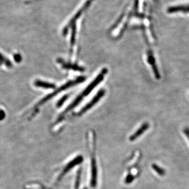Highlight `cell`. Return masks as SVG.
Masks as SVG:
<instances>
[{
  "instance_id": "5b68a950",
  "label": "cell",
  "mask_w": 189,
  "mask_h": 189,
  "mask_svg": "<svg viewBox=\"0 0 189 189\" xmlns=\"http://www.w3.org/2000/svg\"><path fill=\"white\" fill-rule=\"evenodd\" d=\"M167 12L168 13H175L178 12L188 13H189V4L171 6L168 8Z\"/></svg>"
},
{
  "instance_id": "30bf717a",
  "label": "cell",
  "mask_w": 189,
  "mask_h": 189,
  "mask_svg": "<svg viewBox=\"0 0 189 189\" xmlns=\"http://www.w3.org/2000/svg\"><path fill=\"white\" fill-rule=\"evenodd\" d=\"M4 65L8 68H11L13 66L12 62L9 59L6 58L2 53H0V65Z\"/></svg>"
},
{
  "instance_id": "9c48e42d",
  "label": "cell",
  "mask_w": 189,
  "mask_h": 189,
  "mask_svg": "<svg viewBox=\"0 0 189 189\" xmlns=\"http://www.w3.org/2000/svg\"><path fill=\"white\" fill-rule=\"evenodd\" d=\"M148 128H149V124L147 123H144V124L142 125L141 127L134 134V135H133V136L131 137L130 139L131 140L136 139V138H137L138 137L140 136V135H141L143 132H144L145 130H147Z\"/></svg>"
},
{
  "instance_id": "8992f818",
  "label": "cell",
  "mask_w": 189,
  "mask_h": 189,
  "mask_svg": "<svg viewBox=\"0 0 189 189\" xmlns=\"http://www.w3.org/2000/svg\"><path fill=\"white\" fill-rule=\"evenodd\" d=\"M148 62L152 67V70L154 72V74L155 75V77L157 79H159L160 78V75L159 74V71L155 64V58L153 57V55L151 53H149L148 54Z\"/></svg>"
},
{
  "instance_id": "8fae6325",
  "label": "cell",
  "mask_w": 189,
  "mask_h": 189,
  "mask_svg": "<svg viewBox=\"0 0 189 189\" xmlns=\"http://www.w3.org/2000/svg\"><path fill=\"white\" fill-rule=\"evenodd\" d=\"M83 96L82 95L78 97L75 100L74 102H73V103L70 105V106H69L68 108H67V109L65 110V111L64 112V113H64V114H65L67 112H69L70 110L72 109L75 107L76 106H77V105L81 101V99L83 98Z\"/></svg>"
},
{
  "instance_id": "5bb4252c",
  "label": "cell",
  "mask_w": 189,
  "mask_h": 189,
  "mask_svg": "<svg viewBox=\"0 0 189 189\" xmlns=\"http://www.w3.org/2000/svg\"><path fill=\"white\" fill-rule=\"evenodd\" d=\"M67 98V96H64V97H62V98L59 100L58 102L57 103V107H60L61 106H62V104L64 103L65 100Z\"/></svg>"
},
{
  "instance_id": "e0dca14e",
  "label": "cell",
  "mask_w": 189,
  "mask_h": 189,
  "mask_svg": "<svg viewBox=\"0 0 189 189\" xmlns=\"http://www.w3.org/2000/svg\"><path fill=\"white\" fill-rule=\"evenodd\" d=\"M184 132L185 133V135L187 136L189 140V128H185L184 130Z\"/></svg>"
},
{
  "instance_id": "52a82bcc",
  "label": "cell",
  "mask_w": 189,
  "mask_h": 189,
  "mask_svg": "<svg viewBox=\"0 0 189 189\" xmlns=\"http://www.w3.org/2000/svg\"><path fill=\"white\" fill-rule=\"evenodd\" d=\"M34 85L36 87L43 88L44 89H54L55 88V85L53 84L38 80L34 81Z\"/></svg>"
},
{
  "instance_id": "9a60e30c",
  "label": "cell",
  "mask_w": 189,
  "mask_h": 189,
  "mask_svg": "<svg viewBox=\"0 0 189 189\" xmlns=\"http://www.w3.org/2000/svg\"><path fill=\"white\" fill-rule=\"evenodd\" d=\"M14 59L15 61V62H21L22 61V56L20 54H15L13 56Z\"/></svg>"
},
{
  "instance_id": "ba28073f",
  "label": "cell",
  "mask_w": 189,
  "mask_h": 189,
  "mask_svg": "<svg viewBox=\"0 0 189 189\" xmlns=\"http://www.w3.org/2000/svg\"><path fill=\"white\" fill-rule=\"evenodd\" d=\"M58 62H60L61 64H62V67L65 68L72 69V70H73L81 71V72H83V71L85 70L84 68L80 67H79V66L74 65L70 64L65 63V62H63L62 60H61V59H58Z\"/></svg>"
},
{
  "instance_id": "7c38bea8",
  "label": "cell",
  "mask_w": 189,
  "mask_h": 189,
  "mask_svg": "<svg viewBox=\"0 0 189 189\" xmlns=\"http://www.w3.org/2000/svg\"><path fill=\"white\" fill-rule=\"evenodd\" d=\"M76 36V26L75 25H73V28H72V35H71V39H70V44L71 45L73 46L74 43H75V40Z\"/></svg>"
},
{
  "instance_id": "3957f363",
  "label": "cell",
  "mask_w": 189,
  "mask_h": 189,
  "mask_svg": "<svg viewBox=\"0 0 189 189\" xmlns=\"http://www.w3.org/2000/svg\"><path fill=\"white\" fill-rule=\"evenodd\" d=\"M93 0H87L86 2H85V4L84 5L81 9L77 12V13L74 16V17H73V19L70 20V22L68 23V24L65 27L64 30H63V34L64 35H66V33L67 32V30H68V28L72 25L73 24H74L78 19V17H80V16L81 15V13H83V12L85 10L87 9V8L90 5L91 2L93 1Z\"/></svg>"
},
{
  "instance_id": "6da1fadb",
  "label": "cell",
  "mask_w": 189,
  "mask_h": 189,
  "mask_svg": "<svg viewBox=\"0 0 189 189\" xmlns=\"http://www.w3.org/2000/svg\"><path fill=\"white\" fill-rule=\"evenodd\" d=\"M85 80V78L84 77H80L77 78V80H75L74 81H70L68 83L66 84L64 86H62V87L59 88V89H56L55 91H54L53 93L50 94H48L46 96L44 97L41 100H40L39 102H38L37 104H36V105L35 106V110H37V109L40 106L42 105L43 104L45 103L46 102H47L48 100L51 99L53 97L56 96L57 94H58L59 93H60L61 91H64L65 89L68 88V87H71L72 86H74V85H76L77 84L83 82Z\"/></svg>"
},
{
  "instance_id": "2e32d148",
  "label": "cell",
  "mask_w": 189,
  "mask_h": 189,
  "mask_svg": "<svg viewBox=\"0 0 189 189\" xmlns=\"http://www.w3.org/2000/svg\"><path fill=\"white\" fill-rule=\"evenodd\" d=\"M5 112L2 110L0 111V120H1L2 119H4L5 117Z\"/></svg>"
},
{
  "instance_id": "7a4b0ae2",
  "label": "cell",
  "mask_w": 189,
  "mask_h": 189,
  "mask_svg": "<svg viewBox=\"0 0 189 189\" xmlns=\"http://www.w3.org/2000/svg\"><path fill=\"white\" fill-rule=\"evenodd\" d=\"M107 72V70L106 69H104L102 73L97 76V77L87 87L86 89H85V91L83 93L82 96L84 97L89 94V93H91V91H92L94 87L100 83V81H102V80L104 79V76L105 75Z\"/></svg>"
},
{
  "instance_id": "4fadbf2b",
  "label": "cell",
  "mask_w": 189,
  "mask_h": 189,
  "mask_svg": "<svg viewBox=\"0 0 189 189\" xmlns=\"http://www.w3.org/2000/svg\"><path fill=\"white\" fill-rule=\"evenodd\" d=\"M152 167H153V169L155 170V171L158 174H160V175H163V174H165V170L162 168H160L159 166H158L157 165H153Z\"/></svg>"
},
{
  "instance_id": "277c9868",
  "label": "cell",
  "mask_w": 189,
  "mask_h": 189,
  "mask_svg": "<svg viewBox=\"0 0 189 189\" xmlns=\"http://www.w3.org/2000/svg\"><path fill=\"white\" fill-rule=\"evenodd\" d=\"M105 94V91L102 89L99 91L98 94L94 97V98H93V100L89 102V104H87L86 106H85L82 109L80 110V112H79V115H81L83 113H84L85 112H86L88 110H89L90 108H91L94 104H96L97 102H98V100L102 97L104 94Z\"/></svg>"
}]
</instances>
